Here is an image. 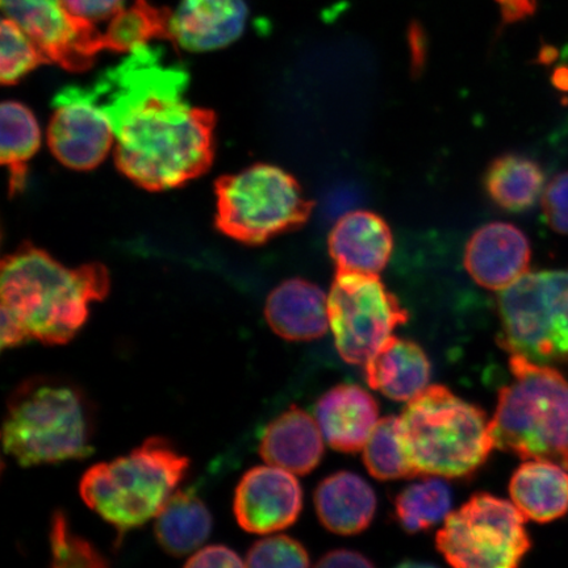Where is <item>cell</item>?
Listing matches in <instances>:
<instances>
[{"mask_svg": "<svg viewBox=\"0 0 568 568\" xmlns=\"http://www.w3.org/2000/svg\"><path fill=\"white\" fill-rule=\"evenodd\" d=\"M165 53L149 42L134 47L91 84L115 133L118 169L151 191L195 180L215 151V116L190 102L189 73Z\"/></svg>", "mask_w": 568, "mask_h": 568, "instance_id": "6da1fadb", "label": "cell"}, {"mask_svg": "<svg viewBox=\"0 0 568 568\" xmlns=\"http://www.w3.org/2000/svg\"><path fill=\"white\" fill-rule=\"evenodd\" d=\"M109 291L103 265L71 268L34 246L20 247L2 262V315L28 338L48 346L70 343L87 325L90 305L102 302Z\"/></svg>", "mask_w": 568, "mask_h": 568, "instance_id": "7a4b0ae2", "label": "cell"}, {"mask_svg": "<svg viewBox=\"0 0 568 568\" xmlns=\"http://www.w3.org/2000/svg\"><path fill=\"white\" fill-rule=\"evenodd\" d=\"M94 409L68 379L33 376L7 402L3 449L21 467L83 459L94 452Z\"/></svg>", "mask_w": 568, "mask_h": 568, "instance_id": "3957f363", "label": "cell"}, {"mask_svg": "<svg viewBox=\"0 0 568 568\" xmlns=\"http://www.w3.org/2000/svg\"><path fill=\"white\" fill-rule=\"evenodd\" d=\"M399 429L416 477H468L495 447L486 412L442 385L428 386L408 402Z\"/></svg>", "mask_w": 568, "mask_h": 568, "instance_id": "277c9868", "label": "cell"}, {"mask_svg": "<svg viewBox=\"0 0 568 568\" xmlns=\"http://www.w3.org/2000/svg\"><path fill=\"white\" fill-rule=\"evenodd\" d=\"M189 468V457L173 443L151 437L126 456L91 466L80 481V495L104 521L128 531L158 517Z\"/></svg>", "mask_w": 568, "mask_h": 568, "instance_id": "5b68a950", "label": "cell"}, {"mask_svg": "<svg viewBox=\"0 0 568 568\" xmlns=\"http://www.w3.org/2000/svg\"><path fill=\"white\" fill-rule=\"evenodd\" d=\"M509 368L514 381L500 389L491 420L496 449L568 470V381L517 355H510Z\"/></svg>", "mask_w": 568, "mask_h": 568, "instance_id": "8992f818", "label": "cell"}, {"mask_svg": "<svg viewBox=\"0 0 568 568\" xmlns=\"http://www.w3.org/2000/svg\"><path fill=\"white\" fill-rule=\"evenodd\" d=\"M215 194L217 229L246 245L300 230L314 210L296 178L268 163L220 178Z\"/></svg>", "mask_w": 568, "mask_h": 568, "instance_id": "52a82bcc", "label": "cell"}, {"mask_svg": "<svg viewBox=\"0 0 568 568\" xmlns=\"http://www.w3.org/2000/svg\"><path fill=\"white\" fill-rule=\"evenodd\" d=\"M504 351L539 365L568 362V268L527 273L497 297Z\"/></svg>", "mask_w": 568, "mask_h": 568, "instance_id": "ba28073f", "label": "cell"}, {"mask_svg": "<svg viewBox=\"0 0 568 568\" xmlns=\"http://www.w3.org/2000/svg\"><path fill=\"white\" fill-rule=\"evenodd\" d=\"M436 545L457 568H514L531 548L520 509L486 493L475 494L445 518Z\"/></svg>", "mask_w": 568, "mask_h": 568, "instance_id": "9c48e42d", "label": "cell"}, {"mask_svg": "<svg viewBox=\"0 0 568 568\" xmlns=\"http://www.w3.org/2000/svg\"><path fill=\"white\" fill-rule=\"evenodd\" d=\"M328 312L337 352L351 365H365L409 320L408 311L375 274L337 272Z\"/></svg>", "mask_w": 568, "mask_h": 568, "instance_id": "30bf717a", "label": "cell"}, {"mask_svg": "<svg viewBox=\"0 0 568 568\" xmlns=\"http://www.w3.org/2000/svg\"><path fill=\"white\" fill-rule=\"evenodd\" d=\"M52 110L47 138L54 159L78 172L101 165L115 145V133L94 88H62Z\"/></svg>", "mask_w": 568, "mask_h": 568, "instance_id": "8fae6325", "label": "cell"}, {"mask_svg": "<svg viewBox=\"0 0 568 568\" xmlns=\"http://www.w3.org/2000/svg\"><path fill=\"white\" fill-rule=\"evenodd\" d=\"M0 4L4 18L23 28L49 62L81 71L103 51L92 36L71 20L61 0H0Z\"/></svg>", "mask_w": 568, "mask_h": 568, "instance_id": "7c38bea8", "label": "cell"}, {"mask_svg": "<svg viewBox=\"0 0 568 568\" xmlns=\"http://www.w3.org/2000/svg\"><path fill=\"white\" fill-rule=\"evenodd\" d=\"M302 508L303 491L295 474L272 465L251 468L234 493V516L240 527L253 535L290 528Z\"/></svg>", "mask_w": 568, "mask_h": 568, "instance_id": "4fadbf2b", "label": "cell"}, {"mask_svg": "<svg viewBox=\"0 0 568 568\" xmlns=\"http://www.w3.org/2000/svg\"><path fill=\"white\" fill-rule=\"evenodd\" d=\"M247 16L245 0H181L170 12L169 40L191 53L219 51L243 36Z\"/></svg>", "mask_w": 568, "mask_h": 568, "instance_id": "5bb4252c", "label": "cell"}, {"mask_svg": "<svg viewBox=\"0 0 568 568\" xmlns=\"http://www.w3.org/2000/svg\"><path fill=\"white\" fill-rule=\"evenodd\" d=\"M530 258L529 241L517 226L489 223L468 240L464 264L479 286L503 291L528 273Z\"/></svg>", "mask_w": 568, "mask_h": 568, "instance_id": "9a60e30c", "label": "cell"}, {"mask_svg": "<svg viewBox=\"0 0 568 568\" xmlns=\"http://www.w3.org/2000/svg\"><path fill=\"white\" fill-rule=\"evenodd\" d=\"M394 239L386 220L368 211L346 213L328 237V251L337 272L375 274L385 270Z\"/></svg>", "mask_w": 568, "mask_h": 568, "instance_id": "2e32d148", "label": "cell"}, {"mask_svg": "<svg viewBox=\"0 0 568 568\" xmlns=\"http://www.w3.org/2000/svg\"><path fill=\"white\" fill-rule=\"evenodd\" d=\"M315 417L332 449L353 454L364 450L379 422V407L366 389L339 385L320 397Z\"/></svg>", "mask_w": 568, "mask_h": 568, "instance_id": "e0dca14e", "label": "cell"}, {"mask_svg": "<svg viewBox=\"0 0 568 568\" xmlns=\"http://www.w3.org/2000/svg\"><path fill=\"white\" fill-rule=\"evenodd\" d=\"M265 318L275 335L284 339H318L331 329L328 297L315 283L287 280L267 296Z\"/></svg>", "mask_w": 568, "mask_h": 568, "instance_id": "ac0fdd59", "label": "cell"}, {"mask_svg": "<svg viewBox=\"0 0 568 568\" xmlns=\"http://www.w3.org/2000/svg\"><path fill=\"white\" fill-rule=\"evenodd\" d=\"M324 439L316 418L293 406L266 426L258 452L267 465L307 475L323 459Z\"/></svg>", "mask_w": 568, "mask_h": 568, "instance_id": "d6986e66", "label": "cell"}, {"mask_svg": "<svg viewBox=\"0 0 568 568\" xmlns=\"http://www.w3.org/2000/svg\"><path fill=\"white\" fill-rule=\"evenodd\" d=\"M428 355L414 341L389 336L366 361L367 385L395 402H409L429 386Z\"/></svg>", "mask_w": 568, "mask_h": 568, "instance_id": "ffe728a7", "label": "cell"}, {"mask_svg": "<svg viewBox=\"0 0 568 568\" xmlns=\"http://www.w3.org/2000/svg\"><path fill=\"white\" fill-rule=\"evenodd\" d=\"M314 500L320 523L335 535H358L371 527L375 516L374 489L349 471L333 474L320 483Z\"/></svg>", "mask_w": 568, "mask_h": 568, "instance_id": "44dd1931", "label": "cell"}, {"mask_svg": "<svg viewBox=\"0 0 568 568\" xmlns=\"http://www.w3.org/2000/svg\"><path fill=\"white\" fill-rule=\"evenodd\" d=\"M509 494L528 520H557L568 510V470L549 460H527L510 479Z\"/></svg>", "mask_w": 568, "mask_h": 568, "instance_id": "7402d4cb", "label": "cell"}, {"mask_svg": "<svg viewBox=\"0 0 568 568\" xmlns=\"http://www.w3.org/2000/svg\"><path fill=\"white\" fill-rule=\"evenodd\" d=\"M212 515L193 491L175 493L155 517L154 535L163 550L175 558L194 554L207 541Z\"/></svg>", "mask_w": 568, "mask_h": 568, "instance_id": "603a6c76", "label": "cell"}, {"mask_svg": "<svg viewBox=\"0 0 568 568\" xmlns=\"http://www.w3.org/2000/svg\"><path fill=\"white\" fill-rule=\"evenodd\" d=\"M41 128L34 113L18 101L0 105V161L9 172L10 193L24 189L28 162L41 146Z\"/></svg>", "mask_w": 568, "mask_h": 568, "instance_id": "cb8c5ba5", "label": "cell"}, {"mask_svg": "<svg viewBox=\"0 0 568 568\" xmlns=\"http://www.w3.org/2000/svg\"><path fill=\"white\" fill-rule=\"evenodd\" d=\"M545 173L536 161L518 154H504L493 161L485 175L489 197L510 212L527 211L542 195Z\"/></svg>", "mask_w": 568, "mask_h": 568, "instance_id": "d4e9b609", "label": "cell"}, {"mask_svg": "<svg viewBox=\"0 0 568 568\" xmlns=\"http://www.w3.org/2000/svg\"><path fill=\"white\" fill-rule=\"evenodd\" d=\"M170 12L158 9L149 0H133L106 26L103 32L104 51L128 53L153 39L169 40Z\"/></svg>", "mask_w": 568, "mask_h": 568, "instance_id": "484cf974", "label": "cell"}, {"mask_svg": "<svg viewBox=\"0 0 568 568\" xmlns=\"http://www.w3.org/2000/svg\"><path fill=\"white\" fill-rule=\"evenodd\" d=\"M452 509V491L443 478L430 477L415 483L397 495L395 514L408 532L428 530L445 521Z\"/></svg>", "mask_w": 568, "mask_h": 568, "instance_id": "4316f807", "label": "cell"}, {"mask_svg": "<svg viewBox=\"0 0 568 568\" xmlns=\"http://www.w3.org/2000/svg\"><path fill=\"white\" fill-rule=\"evenodd\" d=\"M364 464L378 480L416 478L404 452L399 417H383L364 447Z\"/></svg>", "mask_w": 568, "mask_h": 568, "instance_id": "83f0119b", "label": "cell"}, {"mask_svg": "<svg viewBox=\"0 0 568 568\" xmlns=\"http://www.w3.org/2000/svg\"><path fill=\"white\" fill-rule=\"evenodd\" d=\"M0 38V81L6 87L18 83L41 63L49 62L31 36L9 18L2 20Z\"/></svg>", "mask_w": 568, "mask_h": 568, "instance_id": "f1b7e54d", "label": "cell"}, {"mask_svg": "<svg viewBox=\"0 0 568 568\" xmlns=\"http://www.w3.org/2000/svg\"><path fill=\"white\" fill-rule=\"evenodd\" d=\"M52 566L60 567H105V557L87 538L77 535L63 510L52 516L51 531Z\"/></svg>", "mask_w": 568, "mask_h": 568, "instance_id": "f546056e", "label": "cell"}, {"mask_svg": "<svg viewBox=\"0 0 568 568\" xmlns=\"http://www.w3.org/2000/svg\"><path fill=\"white\" fill-rule=\"evenodd\" d=\"M248 567H308L311 557L300 541L288 536H270L260 539L248 549Z\"/></svg>", "mask_w": 568, "mask_h": 568, "instance_id": "4dcf8cb0", "label": "cell"}, {"mask_svg": "<svg viewBox=\"0 0 568 568\" xmlns=\"http://www.w3.org/2000/svg\"><path fill=\"white\" fill-rule=\"evenodd\" d=\"M61 3L71 20L92 36L103 51L106 26L125 9V0H61Z\"/></svg>", "mask_w": 568, "mask_h": 568, "instance_id": "1f68e13d", "label": "cell"}, {"mask_svg": "<svg viewBox=\"0 0 568 568\" xmlns=\"http://www.w3.org/2000/svg\"><path fill=\"white\" fill-rule=\"evenodd\" d=\"M542 212L552 231L568 234V172L554 178L545 190Z\"/></svg>", "mask_w": 568, "mask_h": 568, "instance_id": "d6a6232c", "label": "cell"}, {"mask_svg": "<svg viewBox=\"0 0 568 568\" xmlns=\"http://www.w3.org/2000/svg\"><path fill=\"white\" fill-rule=\"evenodd\" d=\"M186 567H244L246 564L236 551L225 545L205 546L187 559Z\"/></svg>", "mask_w": 568, "mask_h": 568, "instance_id": "836d02e7", "label": "cell"}, {"mask_svg": "<svg viewBox=\"0 0 568 568\" xmlns=\"http://www.w3.org/2000/svg\"><path fill=\"white\" fill-rule=\"evenodd\" d=\"M412 74L423 73L428 59V36L420 21H410L407 32Z\"/></svg>", "mask_w": 568, "mask_h": 568, "instance_id": "e575fe53", "label": "cell"}, {"mask_svg": "<svg viewBox=\"0 0 568 568\" xmlns=\"http://www.w3.org/2000/svg\"><path fill=\"white\" fill-rule=\"evenodd\" d=\"M504 24L527 20L537 12V0H496Z\"/></svg>", "mask_w": 568, "mask_h": 568, "instance_id": "d590c367", "label": "cell"}, {"mask_svg": "<svg viewBox=\"0 0 568 568\" xmlns=\"http://www.w3.org/2000/svg\"><path fill=\"white\" fill-rule=\"evenodd\" d=\"M317 567H373L374 564L364 554L353 550H332L316 564Z\"/></svg>", "mask_w": 568, "mask_h": 568, "instance_id": "8d00e7d4", "label": "cell"}]
</instances>
